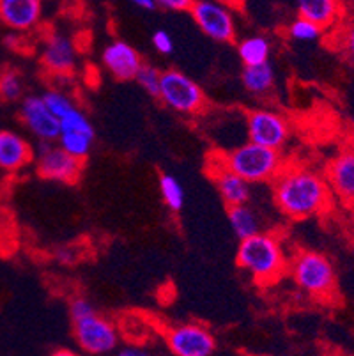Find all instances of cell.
Returning <instances> with one entry per match:
<instances>
[{"instance_id": "obj_17", "label": "cell", "mask_w": 354, "mask_h": 356, "mask_svg": "<svg viewBox=\"0 0 354 356\" xmlns=\"http://www.w3.org/2000/svg\"><path fill=\"white\" fill-rule=\"evenodd\" d=\"M34 161V149L13 129L0 131V168L6 172H16Z\"/></svg>"}, {"instance_id": "obj_7", "label": "cell", "mask_w": 354, "mask_h": 356, "mask_svg": "<svg viewBox=\"0 0 354 356\" xmlns=\"http://www.w3.org/2000/svg\"><path fill=\"white\" fill-rule=\"evenodd\" d=\"M74 341L87 355H106L119 346V332L110 319L97 312L73 321Z\"/></svg>"}, {"instance_id": "obj_12", "label": "cell", "mask_w": 354, "mask_h": 356, "mask_svg": "<svg viewBox=\"0 0 354 356\" xmlns=\"http://www.w3.org/2000/svg\"><path fill=\"white\" fill-rule=\"evenodd\" d=\"M207 174L213 179V183L216 184V190L220 192V197H222L223 204H225L227 208H230V206H239V204H248L250 195H252L250 183L243 179L241 176H238L236 172L229 170L223 165L220 154H216V161L209 160V163H207Z\"/></svg>"}, {"instance_id": "obj_27", "label": "cell", "mask_w": 354, "mask_h": 356, "mask_svg": "<svg viewBox=\"0 0 354 356\" xmlns=\"http://www.w3.org/2000/svg\"><path fill=\"white\" fill-rule=\"evenodd\" d=\"M135 80L138 82V86L147 92V95L158 98V92H160V80H161V71L156 70L151 64H142L138 73L135 74Z\"/></svg>"}, {"instance_id": "obj_23", "label": "cell", "mask_w": 354, "mask_h": 356, "mask_svg": "<svg viewBox=\"0 0 354 356\" xmlns=\"http://www.w3.org/2000/svg\"><path fill=\"white\" fill-rule=\"evenodd\" d=\"M160 192L161 199L167 204L170 211L177 213L184 206V188L179 179L172 174H161L160 176Z\"/></svg>"}, {"instance_id": "obj_11", "label": "cell", "mask_w": 354, "mask_h": 356, "mask_svg": "<svg viewBox=\"0 0 354 356\" xmlns=\"http://www.w3.org/2000/svg\"><path fill=\"white\" fill-rule=\"evenodd\" d=\"M19 119L39 142H57L58 118L48 110L41 96H25L22 99Z\"/></svg>"}, {"instance_id": "obj_29", "label": "cell", "mask_w": 354, "mask_h": 356, "mask_svg": "<svg viewBox=\"0 0 354 356\" xmlns=\"http://www.w3.org/2000/svg\"><path fill=\"white\" fill-rule=\"evenodd\" d=\"M152 44L160 54L168 55L174 51V41H172L170 34L167 31H156L152 34Z\"/></svg>"}, {"instance_id": "obj_25", "label": "cell", "mask_w": 354, "mask_h": 356, "mask_svg": "<svg viewBox=\"0 0 354 356\" xmlns=\"http://www.w3.org/2000/svg\"><path fill=\"white\" fill-rule=\"evenodd\" d=\"M41 98H43L45 105L48 106V110H50L51 114L58 119L63 118L64 114H67L73 106H77L73 103V99H71L66 92H63V90H58V89L45 90L43 95H41Z\"/></svg>"}, {"instance_id": "obj_16", "label": "cell", "mask_w": 354, "mask_h": 356, "mask_svg": "<svg viewBox=\"0 0 354 356\" xmlns=\"http://www.w3.org/2000/svg\"><path fill=\"white\" fill-rule=\"evenodd\" d=\"M41 16L43 0H0V20L15 31H31Z\"/></svg>"}, {"instance_id": "obj_2", "label": "cell", "mask_w": 354, "mask_h": 356, "mask_svg": "<svg viewBox=\"0 0 354 356\" xmlns=\"http://www.w3.org/2000/svg\"><path fill=\"white\" fill-rule=\"evenodd\" d=\"M236 262L259 287L277 284L287 273L289 268V261L278 236L262 231L239 239Z\"/></svg>"}, {"instance_id": "obj_13", "label": "cell", "mask_w": 354, "mask_h": 356, "mask_svg": "<svg viewBox=\"0 0 354 356\" xmlns=\"http://www.w3.org/2000/svg\"><path fill=\"white\" fill-rule=\"evenodd\" d=\"M102 60L106 71L112 74L113 79L121 80V82L135 80V74L138 73L140 66L144 64L140 54L131 44L121 40L106 44L105 50H103Z\"/></svg>"}, {"instance_id": "obj_14", "label": "cell", "mask_w": 354, "mask_h": 356, "mask_svg": "<svg viewBox=\"0 0 354 356\" xmlns=\"http://www.w3.org/2000/svg\"><path fill=\"white\" fill-rule=\"evenodd\" d=\"M326 181L337 199L354 206V149H346L333 158L328 165Z\"/></svg>"}, {"instance_id": "obj_6", "label": "cell", "mask_w": 354, "mask_h": 356, "mask_svg": "<svg viewBox=\"0 0 354 356\" xmlns=\"http://www.w3.org/2000/svg\"><path fill=\"white\" fill-rule=\"evenodd\" d=\"M34 161L39 176L55 183H77L83 170V160L70 154L54 142H39Z\"/></svg>"}, {"instance_id": "obj_30", "label": "cell", "mask_w": 354, "mask_h": 356, "mask_svg": "<svg viewBox=\"0 0 354 356\" xmlns=\"http://www.w3.org/2000/svg\"><path fill=\"white\" fill-rule=\"evenodd\" d=\"M156 8H163L167 11L190 13L193 0H154Z\"/></svg>"}, {"instance_id": "obj_32", "label": "cell", "mask_w": 354, "mask_h": 356, "mask_svg": "<svg viewBox=\"0 0 354 356\" xmlns=\"http://www.w3.org/2000/svg\"><path fill=\"white\" fill-rule=\"evenodd\" d=\"M133 6H136V8L144 9V11H152V9H156V2L154 0H129Z\"/></svg>"}, {"instance_id": "obj_28", "label": "cell", "mask_w": 354, "mask_h": 356, "mask_svg": "<svg viewBox=\"0 0 354 356\" xmlns=\"http://www.w3.org/2000/svg\"><path fill=\"white\" fill-rule=\"evenodd\" d=\"M96 312L92 303L83 296H77L71 300L70 303V316H71V321H77V319H82V317L89 316V314Z\"/></svg>"}, {"instance_id": "obj_22", "label": "cell", "mask_w": 354, "mask_h": 356, "mask_svg": "<svg viewBox=\"0 0 354 356\" xmlns=\"http://www.w3.org/2000/svg\"><path fill=\"white\" fill-rule=\"evenodd\" d=\"M96 135L82 134V131H61L57 137V144L73 156L86 160L92 149Z\"/></svg>"}, {"instance_id": "obj_9", "label": "cell", "mask_w": 354, "mask_h": 356, "mask_svg": "<svg viewBox=\"0 0 354 356\" xmlns=\"http://www.w3.org/2000/svg\"><path fill=\"white\" fill-rule=\"evenodd\" d=\"M165 342L175 356H211L216 353V339L199 323L172 326L165 332Z\"/></svg>"}, {"instance_id": "obj_1", "label": "cell", "mask_w": 354, "mask_h": 356, "mask_svg": "<svg viewBox=\"0 0 354 356\" xmlns=\"http://www.w3.org/2000/svg\"><path fill=\"white\" fill-rule=\"evenodd\" d=\"M273 197L278 209L291 220L323 215L333 204L326 177L308 167L284 165L273 179Z\"/></svg>"}, {"instance_id": "obj_4", "label": "cell", "mask_w": 354, "mask_h": 356, "mask_svg": "<svg viewBox=\"0 0 354 356\" xmlns=\"http://www.w3.org/2000/svg\"><path fill=\"white\" fill-rule=\"evenodd\" d=\"M218 154L229 170L241 176L250 184L273 181L285 165L278 149L266 147L250 140L229 153Z\"/></svg>"}, {"instance_id": "obj_10", "label": "cell", "mask_w": 354, "mask_h": 356, "mask_svg": "<svg viewBox=\"0 0 354 356\" xmlns=\"http://www.w3.org/2000/svg\"><path fill=\"white\" fill-rule=\"evenodd\" d=\"M246 129H248V140L266 147L278 149L280 151L289 140L291 128L289 121L275 110H252L246 118Z\"/></svg>"}, {"instance_id": "obj_34", "label": "cell", "mask_w": 354, "mask_h": 356, "mask_svg": "<svg viewBox=\"0 0 354 356\" xmlns=\"http://www.w3.org/2000/svg\"><path fill=\"white\" fill-rule=\"evenodd\" d=\"M119 355L121 356H145L147 355V351H144V349L131 348V349H121V351H119Z\"/></svg>"}, {"instance_id": "obj_5", "label": "cell", "mask_w": 354, "mask_h": 356, "mask_svg": "<svg viewBox=\"0 0 354 356\" xmlns=\"http://www.w3.org/2000/svg\"><path fill=\"white\" fill-rule=\"evenodd\" d=\"M158 99L177 114H200L206 106L202 87L179 70L161 71Z\"/></svg>"}, {"instance_id": "obj_24", "label": "cell", "mask_w": 354, "mask_h": 356, "mask_svg": "<svg viewBox=\"0 0 354 356\" xmlns=\"http://www.w3.org/2000/svg\"><path fill=\"white\" fill-rule=\"evenodd\" d=\"M24 79L15 70H6L0 73V102L16 103L24 98Z\"/></svg>"}, {"instance_id": "obj_15", "label": "cell", "mask_w": 354, "mask_h": 356, "mask_svg": "<svg viewBox=\"0 0 354 356\" xmlns=\"http://www.w3.org/2000/svg\"><path fill=\"white\" fill-rule=\"evenodd\" d=\"M43 66L54 74H70L77 66V47L64 34H50L41 51Z\"/></svg>"}, {"instance_id": "obj_8", "label": "cell", "mask_w": 354, "mask_h": 356, "mask_svg": "<svg viewBox=\"0 0 354 356\" xmlns=\"http://www.w3.org/2000/svg\"><path fill=\"white\" fill-rule=\"evenodd\" d=\"M190 15L197 27L218 43H234L236 20L229 6L216 0H193Z\"/></svg>"}, {"instance_id": "obj_3", "label": "cell", "mask_w": 354, "mask_h": 356, "mask_svg": "<svg viewBox=\"0 0 354 356\" xmlns=\"http://www.w3.org/2000/svg\"><path fill=\"white\" fill-rule=\"evenodd\" d=\"M287 271L301 291L321 302H333L337 298V271L333 262L324 254L312 250L298 252L289 261Z\"/></svg>"}, {"instance_id": "obj_21", "label": "cell", "mask_w": 354, "mask_h": 356, "mask_svg": "<svg viewBox=\"0 0 354 356\" xmlns=\"http://www.w3.org/2000/svg\"><path fill=\"white\" fill-rule=\"evenodd\" d=\"M238 55L243 66H253V64L268 63L271 55V44L264 35H252L239 41Z\"/></svg>"}, {"instance_id": "obj_31", "label": "cell", "mask_w": 354, "mask_h": 356, "mask_svg": "<svg viewBox=\"0 0 354 356\" xmlns=\"http://www.w3.org/2000/svg\"><path fill=\"white\" fill-rule=\"evenodd\" d=\"M346 50L351 59L354 60V24L346 32Z\"/></svg>"}, {"instance_id": "obj_26", "label": "cell", "mask_w": 354, "mask_h": 356, "mask_svg": "<svg viewBox=\"0 0 354 356\" xmlns=\"http://www.w3.org/2000/svg\"><path fill=\"white\" fill-rule=\"evenodd\" d=\"M324 29H321L319 25L314 24V22L310 20H305V18H298L296 22H292L291 25H289V35H291L292 40L296 41H305V43H308V41H317L323 35Z\"/></svg>"}, {"instance_id": "obj_33", "label": "cell", "mask_w": 354, "mask_h": 356, "mask_svg": "<svg viewBox=\"0 0 354 356\" xmlns=\"http://www.w3.org/2000/svg\"><path fill=\"white\" fill-rule=\"evenodd\" d=\"M216 2H222V4L229 6L230 9H236V11H241L245 8L246 0H216Z\"/></svg>"}, {"instance_id": "obj_18", "label": "cell", "mask_w": 354, "mask_h": 356, "mask_svg": "<svg viewBox=\"0 0 354 356\" xmlns=\"http://www.w3.org/2000/svg\"><path fill=\"white\" fill-rule=\"evenodd\" d=\"M301 18L310 20L321 29H331L342 16L340 0H296Z\"/></svg>"}, {"instance_id": "obj_20", "label": "cell", "mask_w": 354, "mask_h": 356, "mask_svg": "<svg viewBox=\"0 0 354 356\" xmlns=\"http://www.w3.org/2000/svg\"><path fill=\"white\" fill-rule=\"evenodd\" d=\"M227 216H229V223L232 227L234 234L239 239H245L248 236L257 234L261 231V223H259V216L255 215L252 208H248L246 204H239V206H230L227 208Z\"/></svg>"}, {"instance_id": "obj_19", "label": "cell", "mask_w": 354, "mask_h": 356, "mask_svg": "<svg viewBox=\"0 0 354 356\" xmlns=\"http://www.w3.org/2000/svg\"><path fill=\"white\" fill-rule=\"evenodd\" d=\"M241 82L245 89L253 96H264L275 86V70L268 63L245 66L241 73Z\"/></svg>"}]
</instances>
